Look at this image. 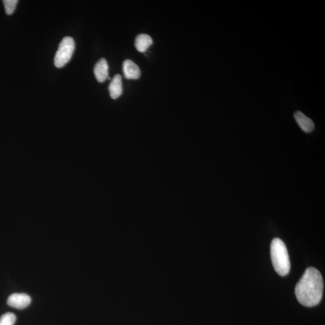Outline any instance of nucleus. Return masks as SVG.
Returning a JSON list of instances; mask_svg holds the SVG:
<instances>
[{
  "instance_id": "obj_1",
  "label": "nucleus",
  "mask_w": 325,
  "mask_h": 325,
  "mask_svg": "<svg viewBox=\"0 0 325 325\" xmlns=\"http://www.w3.org/2000/svg\"><path fill=\"white\" fill-rule=\"evenodd\" d=\"M324 281L321 273L314 267L308 268L295 288L299 303L312 307L320 303L323 296Z\"/></svg>"
},
{
  "instance_id": "obj_2",
  "label": "nucleus",
  "mask_w": 325,
  "mask_h": 325,
  "mask_svg": "<svg viewBox=\"0 0 325 325\" xmlns=\"http://www.w3.org/2000/svg\"><path fill=\"white\" fill-rule=\"evenodd\" d=\"M271 259L277 273L286 276L290 270V262L287 249L284 243L278 238L274 239L270 246Z\"/></svg>"
},
{
  "instance_id": "obj_3",
  "label": "nucleus",
  "mask_w": 325,
  "mask_h": 325,
  "mask_svg": "<svg viewBox=\"0 0 325 325\" xmlns=\"http://www.w3.org/2000/svg\"><path fill=\"white\" fill-rule=\"evenodd\" d=\"M75 50V42L70 37H65L59 44L55 58V66L59 68L64 67L71 59Z\"/></svg>"
},
{
  "instance_id": "obj_4",
  "label": "nucleus",
  "mask_w": 325,
  "mask_h": 325,
  "mask_svg": "<svg viewBox=\"0 0 325 325\" xmlns=\"http://www.w3.org/2000/svg\"><path fill=\"white\" fill-rule=\"evenodd\" d=\"M32 299L25 293H14L8 297L7 304L17 309H24L31 303Z\"/></svg>"
},
{
  "instance_id": "obj_5",
  "label": "nucleus",
  "mask_w": 325,
  "mask_h": 325,
  "mask_svg": "<svg viewBox=\"0 0 325 325\" xmlns=\"http://www.w3.org/2000/svg\"><path fill=\"white\" fill-rule=\"evenodd\" d=\"M124 77L129 80H136L140 77V70L136 64L131 60H126L123 63Z\"/></svg>"
},
{
  "instance_id": "obj_6",
  "label": "nucleus",
  "mask_w": 325,
  "mask_h": 325,
  "mask_svg": "<svg viewBox=\"0 0 325 325\" xmlns=\"http://www.w3.org/2000/svg\"><path fill=\"white\" fill-rule=\"evenodd\" d=\"M96 78L100 83L105 81L109 77V65L105 59H101L94 67Z\"/></svg>"
},
{
  "instance_id": "obj_7",
  "label": "nucleus",
  "mask_w": 325,
  "mask_h": 325,
  "mask_svg": "<svg viewBox=\"0 0 325 325\" xmlns=\"http://www.w3.org/2000/svg\"><path fill=\"white\" fill-rule=\"evenodd\" d=\"M294 117L299 126L304 132H311L315 129V124L312 120L302 114L301 112H296L294 114Z\"/></svg>"
},
{
  "instance_id": "obj_8",
  "label": "nucleus",
  "mask_w": 325,
  "mask_h": 325,
  "mask_svg": "<svg viewBox=\"0 0 325 325\" xmlns=\"http://www.w3.org/2000/svg\"><path fill=\"white\" fill-rule=\"evenodd\" d=\"M109 90L110 97L114 100L122 95L123 91L122 77L120 74L116 75L113 78L111 83L109 84Z\"/></svg>"
},
{
  "instance_id": "obj_9",
  "label": "nucleus",
  "mask_w": 325,
  "mask_h": 325,
  "mask_svg": "<svg viewBox=\"0 0 325 325\" xmlns=\"http://www.w3.org/2000/svg\"><path fill=\"white\" fill-rule=\"evenodd\" d=\"M153 44V41L150 36L146 34L138 35L135 40V47L138 52H145Z\"/></svg>"
},
{
  "instance_id": "obj_10",
  "label": "nucleus",
  "mask_w": 325,
  "mask_h": 325,
  "mask_svg": "<svg viewBox=\"0 0 325 325\" xmlns=\"http://www.w3.org/2000/svg\"><path fill=\"white\" fill-rule=\"evenodd\" d=\"M16 320V316L13 313H6L0 318V325H14Z\"/></svg>"
},
{
  "instance_id": "obj_11",
  "label": "nucleus",
  "mask_w": 325,
  "mask_h": 325,
  "mask_svg": "<svg viewBox=\"0 0 325 325\" xmlns=\"http://www.w3.org/2000/svg\"><path fill=\"white\" fill-rule=\"evenodd\" d=\"M18 2V0H4L3 1L5 13L7 15H12L15 12Z\"/></svg>"
}]
</instances>
